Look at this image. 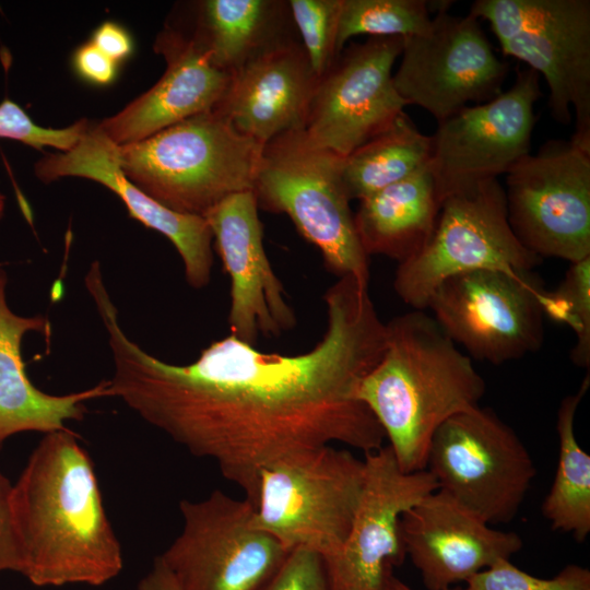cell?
I'll use <instances>...</instances> for the list:
<instances>
[{"instance_id":"1","label":"cell","mask_w":590,"mask_h":590,"mask_svg":"<svg viewBox=\"0 0 590 590\" xmlns=\"http://www.w3.org/2000/svg\"><path fill=\"white\" fill-rule=\"evenodd\" d=\"M326 332L309 351L266 353L229 334L186 365L142 349L109 295L94 306L106 332L118 398L192 456L210 459L256 507L259 473L286 457L341 444L364 453L385 433L358 399L386 347L367 283L345 275L324 293Z\"/></svg>"},{"instance_id":"2","label":"cell","mask_w":590,"mask_h":590,"mask_svg":"<svg viewBox=\"0 0 590 590\" xmlns=\"http://www.w3.org/2000/svg\"><path fill=\"white\" fill-rule=\"evenodd\" d=\"M11 506L21 571L37 587H101L123 568L94 463L68 427L45 434L16 482Z\"/></svg>"},{"instance_id":"3","label":"cell","mask_w":590,"mask_h":590,"mask_svg":"<svg viewBox=\"0 0 590 590\" xmlns=\"http://www.w3.org/2000/svg\"><path fill=\"white\" fill-rule=\"evenodd\" d=\"M485 381L472 359L425 310L386 323V347L357 397L381 426L400 469H427L434 434L451 416L473 409Z\"/></svg>"},{"instance_id":"4","label":"cell","mask_w":590,"mask_h":590,"mask_svg":"<svg viewBox=\"0 0 590 590\" xmlns=\"http://www.w3.org/2000/svg\"><path fill=\"white\" fill-rule=\"evenodd\" d=\"M262 149L216 110L118 146L122 172L138 188L175 212L202 217L228 196L253 190Z\"/></svg>"},{"instance_id":"5","label":"cell","mask_w":590,"mask_h":590,"mask_svg":"<svg viewBox=\"0 0 590 590\" xmlns=\"http://www.w3.org/2000/svg\"><path fill=\"white\" fill-rule=\"evenodd\" d=\"M343 157L317 146L304 129L263 145L253 192L259 210L286 214L339 278L369 283L364 251L342 180Z\"/></svg>"},{"instance_id":"6","label":"cell","mask_w":590,"mask_h":590,"mask_svg":"<svg viewBox=\"0 0 590 590\" xmlns=\"http://www.w3.org/2000/svg\"><path fill=\"white\" fill-rule=\"evenodd\" d=\"M469 13L489 23L504 56L544 78L553 118L567 125L574 111L570 140L590 150V1L476 0Z\"/></svg>"},{"instance_id":"7","label":"cell","mask_w":590,"mask_h":590,"mask_svg":"<svg viewBox=\"0 0 590 590\" xmlns=\"http://www.w3.org/2000/svg\"><path fill=\"white\" fill-rule=\"evenodd\" d=\"M364 481V459L346 449L286 457L259 473L253 524L288 551L305 547L330 558L349 536Z\"/></svg>"},{"instance_id":"8","label":"cell","mask_w":590,"mask_h":590,"mask_svg":"<svg viewBox=\"0 0 590 590\" xmlns=\"http://www.w3.org/2000/svg\"><path fill=\"white\" fill-rule=\"evenodd\" d=\"M541 260L512 232L504 187L493 179L442 201L430 239L398 263L393 288L412 309L426 310L435 290L453 275L477 270L527 274Z\"/></svg>"},{"instance_id":"9","label":"cell","mask_w":590,"mask_h":590,"mask_svg":"<svg viewBox=\"0 0 590 590\" xmlns=\"http://www.w3.org/2000/svg\"><path fill=\"white\" fill-rule=\"evenodd\" d=\"M427 470L438 489L489 526L517 516L536 474L516 432L480 405L439 426L429 445Z\"/></svg>"},{"instance_id":"10","label":"cell","mask_w":590,"mask_h":590,"mask_svg":"<svg viewBox=\"0 0 590 590\" xmlns=\"http://www.w3.org/2000/svg\"><path fill=\"white\" fill-rule=\"evenodd\" d=\"M179 510L182 529L160 555L179 590H263L290 553L253 524L246 498L214 489Z\"/></svg>"},{"instance_id":"11","label":"cell","mask_w":590,"mask_h":590,"mask_svg":"<svg viewBox=\"0 0 590 590\" xmlns=\"http://www.w3.org/2000/svg\"><path fill=\"white\" fill-rule=\"evenodd\" d=\"M509 225L540 257L570 263L590 257V150L550 140L506 174Z\"/></svg>"},{"instance_id":"12","label":"cell","mask_w":590,"mask_h":590,"mask_svg":"<svg viewBox=\"0 0 590 590\" xmlns=\"http://www.w3.org/2000/svg\"><path fill=\"white\" fill-rule=\"evenodd\" d=\"M541 96L540 75L526 67L507 91L438 122L430 135L428 169L440 205L507 174L530 153L534 104Z\"/></svg>"},{"instance_id":"13","label":"cell","mask_w":590,"mask_h":590,"mask_svg":"<svg viewBox=\"0 0 590 590\" xmlns=\"http://www.w3.org/2000/svg\"><path fill=\"white\" fill-rule=\"evenodd\" d=\"M435 12L423 34L403 38L401 62L392 80L408 105L428 111L438 122L470 103L483 104L503 92L508 63L499 59L481 21L468 13Z\"/></svg>"},{"instance_id":"14","label":"cell","mask_w":590,"mask_h":590,"mask_svg":"<svg viewBox=\"0 0 590 590\" xmlns=\"http://www.w3.org/2000/svg\"><path fill=\"white\" fill-rule=\"evenodd\" d=\"M543 290L532 273L477 270L445 280L427 309L470 357L500 365L541 349Z\"/></svg>"},{"instance_id":"15","label":"cell","mask_w":590,"mask_h":590,"mask_svg":"<svg viewBox=\"0 0 590 590\" xmlns=\"http://www.w3.org/2000/svg\"><path fill=\"white\" fill-rule=\"evenodd\" d=\"M402 48V37H369L341 50L309 104L304 130L317 146L345 157L403 111L392 80Z\"/></svg>"},{"instance_id":"16","label":"cell","mask_w":590,"mask_h":590,"mask_svg":"<svg viewBox=\"0 0 590 590\" xmlns=\"http://www.w3.org/2000/svg\"><path fill=\"white\" fill-rule=\"evenodd\" d=\"M365 481L349 536L324 559L330 590H390L405 552L401 516L438 489L430 471L403 472L389 446L366 452Z\"/></svg>"},{"instance_id":"17","label":"cell","mask_w":590,"mask_h":590,"mask_svg":"<svg viewBox=\"0 0 590 590\" xmlns=\"http://www.w3.org/2000/svg\"><path fill=\"white\" fill-rule=\"evenodd\" d=\"M258 211L252 190L228 196L204 215L231 279V334L253 346L259 338H279L297 322L267 257Z\"/></svg>"},{"instance_id":"18","label":"cell","mask_w":590,"mask_h":590,"mask_svg":"<svg viewBox=\"0 0 590 590\" xmlns=\"http://www.w3.org/2000/svg\"><path fill=\"white\" fill-rule=\"evenodd\" d=\"M405 555L427 590H447L522 547L512 531L491 528L448 494L436 489L406 510L399 522Z\"/></svg>"},{"instance_id":"19","label":"cell","mask_w":590,"mask_h":590,"mask_svg":"<svg viewBox=\"0 0 590 590\" xmlns=\"http://www.w3.org/2000/svg\"><path fill=\"white\" fill-rule=\"evenodd\" d=\"M34 172L44 182L81 177L105 186L120 198L131 217L174 245L191 287L202 288L210 283L213 235L206 220L175 212L138 188L122 172L118 145L97 125L88 126L70 150L37 161Z\"/></svg>"},{"instance_id":"20","label":"cell","mask_w":590,"mask_h":590,"mask_svg":"<svg viewBox=\"0 0 590 590\" xmlns=\"http://www.w3.org/2000/svg\"><path fill=\"white\" fill-rule=\"evenodd\" d=\"M153 48L166 61L162 78L97 125L118 146L214 110L229 86L232 74L213 64L188 23H167L156 36Z\"/></svg>"},{"instance_id":"21","label":"cell","mask_w":590,"mask_h":590,"mask_svg":"<svg viewBox=\"0 0 590 590\" xmlns=\"http://www.w3.org/2000/svg\"><path fill=\"white\" fill-rule=\"evenodd\" d=\"M317 81L300 40H293L236 71L214 110L264 145L282 133L304 129Z\"/></svg>"},{"instance_id":"22","label":"cell","mask_w":590,"mask_h":590,"mask_svg":"<svg viewBox=\"0 0 590 590\" xmlns=\"http://www.w3.org/2000/svg\"><path fill=\"white\" fill-rule=\"evenodd\" d=\"M8 274L0 267V449L12 436L37 432L48 434L67 428L69 421H81L85 403L110 397L108 380L68 394H50L34 386L22 357V342L30 332L47 334L43 316H22L7 298Z\"/></svg>"},{"instance_id":"23","label":"cell","mask_w":590,"mask_h":590,"mask_svg":"<svg viewBox=\"0 0 590 590\" xmlns=\"http://www.w3.org/2000/svg\"><path fill=\"white\" fill-rule=\"evenodd\" d=\"M188 25L213 64L234 74L257 57L299 39L288 1L203 0Z\"/></svg>"},{"instance_id":"24","label":"cell","mask_w":590,"mask_h":590,"mask_svg":"<svg viewBox=\"0 0 590 590\" xmlns=\"http://www.w3.org/2000/svg\"><path fill=\"white\" fill-rule=\"evenodd\" d=\"M440 211L428 167L362 200L354 222L364 251L401 263L430 239Z\"/></svg>"},{"instance_id":"25","label":"cell","mask_w":590,"mask_h":590,"mask_svg":"<svg viewBox=\"0 0 590 590\" xmlns=\"http://www.w3.org/2000/svg\"><path fill=\"white\" fill-rule=\"evenodd\" d=\"M430 135L402 111L385 130L343 157L341 180L352 200H362L428 167Z\"/></svg>"},{"instance_id":"26","label":"cell","mask_w":590,"mask_h":590,"mask_svg":"<svg viewBox=\"0 0 590 590\" xmlns=\"http://www.w3.org/2000/svg\"><path fill=\"white\" fill-rule=\"evenodd\" d=\"M590 385L589 373L574 394L566 396L557 411L558 461L553 484L542 504L553 530L570 533L583 542L590 533V456L575 434L578 405Z\"/></svg>"},{"instance_id":"27","label":"cell","mask_w":590,"mask_h":590,"mask_svg":"<svg viewBox=\"0 0 590 590\" xmlns=\"http://www.w3.org/2000/svg\"><path fill=\"white\" fill-rule=\"evenodd\" d=\"M425 0H342L338 55L357 35L408 38L428 30L433 16Z\"/></svg>"},{"instance_id":"28","label":"cell","mask_w":590,"mask_h":590,"mask_svg":"<svg viewBox=\"0 0 590 590\" xmlns=\"http://www.w3.org/2000/svg\"><path fill=\"white\" fill-rule=\"evenodd\" d=\"M540 306L544 316L568 326L576 334L570 352L573 363L590 366V257L570 263L556 290L543 291Z\"/></svg>"},{"instance_id":"29","label":"cell","mask_w":590,"mask_h":590,"mask_svg":"<svg viewBox=\"0 0 590 590\" xmlns=\"http://www.w3.org/2000/svg\"><path fill=\"white\" fill-rule=\"evenodd\" d=\"M342 0H288L300 44L317 78L338 56L337 35Z\"/></svg>"},{"instance_id":"30","label":"cell","mask_w":590,"mask_h":590,"mask_svg":"<svg viewBox=\"0 0 590 590\" xmlns=\"http://www.w3.org/2000/svg\"><path fill=\"white\" fill-rule=\"evenodd\" d=\"M464 590H590V571L567 565L552 578L532 576L503 559L471 577Z\"/></svg>"},{"instance_id":"31","label":"cell","mask_w":590,"mask_h":590,"mask_svg":"<svg viewBox=\"0 0 590 590\" xmlns=\"http://www.w3.org/2000/svg\"><path fill=\"white\" fill-rule=\"evenodd\" d=\"M88 126L86 119H80L66 128H45L36 125L15 102L4 98L0 103V139L14 140L37 150L47 146L70 150Z\"/></svg>"},{"instance_id":"32","label":"cell","mask_w":590,"mask_h":590,"mask_svg":"<svg viewBox=\"0 0 590 590\" xmlns=\"http://www.w3.org/2000/svg\"><path fill=\"white\" fill-rule=\"evenodd\" d=\"M263 590H330L323 557L305 547L291 550Z\"/></svg>"},{"instance_id":"33","label":"cell","mask_w":590,"mask_h":590,"mask_svg":"<svg viewBox=\"0 0 590 590\" xmlns=\"http://www.w3.org/2000/svg\"><path fill=\"white\" fill-rule=\"evenodd\" d=\"M12 483L0 470V573L21 571V556L16 541L11 506Z\"/></svg>"},{"instance_id":"34","label":"cell","mask_w":590,"mask_h":590,"mask_svg":"<svg viewBox=\"0 0 590 590\" xmlns=\"http://www.w3.org/2000/svg\"><path fill=\"white\" fill-rule=\"evenodd\" d=\"M74 71L84 81L95 85H108L117 76L119 63L102 52L91 40L73 54Z\"/></svg>"},{"instance_id":"35","label":"cell","mask_w":590,"mask_h":590,"mask_svg":"<svg viewBox=\"0 0 590 590\" xmlns=\"http://www.w3.org/2000/svg\"><path fill=\"white\" fill-rule=\"evenodd\" d=\"M91 42L117 63L129 58L133 50L132 38L128 31L111 21L102 23L94 31Z\"/></svg>"},{"instance_id":"36","label":"cell","mask_w":590,"mask_h":590,"mask_svg":"<svg viewBox=\"0 0 590 590\" xmlns=\"http://www.w3.org/2000/svg\"><path fill=\"white\" fill-rule=\"evenodd\" d=\"M137 590H179L160 556L153 559L151 569L140 579Z\"/></svg>"},{"instance_id":"37","label":"cell","mask_w":590,"mask_h":590,"mask_svg":"<svg viewBox=\"0 0 590 590\" xmlns=\"http://www.w3.org/2000/svg\"><path fill=\"white\" fill-rule=\"evenodd\" d=\"M390 590H414V589H412L406 583L402 582L401 580L394 577L391 581ZM447 590H464V589L461 586H456Z\"/></svg>"},{"instance_id":"38","label":"cell","mask_w":590,"mask_h":590,"mask_svg":"<svg viewBox=\"0 0 590 590\" xmlns=\"http://www.w3.org/2000/svg\"><path fill=\"white\" fill-rule=\"evenodd\" d=\"M7 208V197L0 192V221L4 216Z\"/></svg>"}]
</instances>
